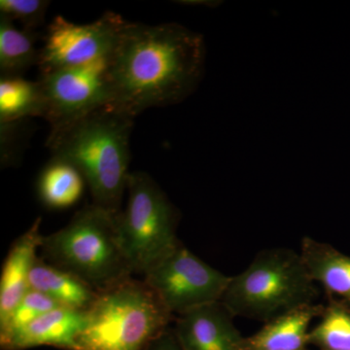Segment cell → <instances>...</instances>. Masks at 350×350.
Returning <instances> with one entry per match:
<instances>
[{
	"label": "cell",
	"mask_w": 350,
	"mask_h": 350,
	"mask_svg": "<svg viewBox=\"0 0 350 350\" xmlns=\"http://www.w3.org/2000/svg\"><path fill=\"white\" fill-rule=\"evenodd\" d=\"M38 34L16 29L13 22L0 17V70L1 76H21L39 62L40 51L36 48Z\"/></svg>",
	"instance_id": "ac0fdd59"
},
{
	"label": "cell",
	"mask_w": 350,
	"mask_h": 350,
	"mask_svg": "<svg viewBox=\"0 0 350 350\" xmlns=\"http://www.w3.org/2000/svg\"><path fill=\"white\" fill-rule=\"evenodd\" d=\"M319 319L310 329L308 345L320 350H350V308L329 303Z\"/></svg>",
	"instance_id": "d6986e66"
},
{
	"label": "cell",
	"mask_w": 350,
	"mask_h": 350,
	"mask_svg": "<svg viewBox=\"0 0 350 350\" xmlns=\"http://www.w3.org/2000/svg\"><path fill=\"white\" fill-rule=\"evenodd\" d=\"M300 254L317 286L328 295L329 303L350 308V257L329 244L303 238Z\"/></svg>",
	"instance_id": "4fadbf2b"
},
{
	"label": "cell",
	"mask_w": 350,
	"mask_h": 350,
	"mask_svg": "<svg viewBox=\"0 0 350 350\" xmlns=\"http://www.w3.org/2000/svg\"><path fill=\"white\" fill-rule=\"evenodd\" d=\"M325 306L297 308L265 323L261 330L246 338L248 350H308L313 320L321 317Z\"/></svg>",
	"instance_id": "5bb4252c"
},
{
	"label": "cell",
	"mask_w": 350,
	"mask_h": 350,
	"mask_svg": "<svg viewBox=\"0 0 350 350\" xmlns=\"http://www.w3.org/2000/svg\"><path fill=\"white\" fill-rule=\"evenodd\" d=\"M135 118L114 105H105L51 129L46 142L52 158L66 161L81 172L93 204L115 214L121 213L130 174Z\"/></svg>",
	"instance_id": "7a4b0ae2"
},
{
	"label": "cell",
	"mask_w": 350,
	"mask_h": 350,
	"mask_svg": "<svg viewBox=\"0 0 350 350\" xmlns=\"http://www.w3.org/2000/svg\"><path fill=\"white\" fill-rule=\"evenodd\" d=\"M46 101L40 83L22 76H1L0 124L25 121L31 117L45 118Z\"/></svg>",
	"instance_id": "e0dca14e"
},
{
	"label": "cell",
	"mask_w": 350,
	"mask_h": 350,
	"mask_svg": "<svg viewBox=\"0 0 350 350\" xmlns=\"http://www.w3.org/2000/svg\"><path fill=\"white\" fill-rule=\"evenodd\" d=\"M230 280L180 243L144 275V282L174 317L218 303Z\"/></svg>",
	"instance_id": "52a82bcc"
},
{
	"label": "cell",
	"mask_w": 350,
	"mask_h": 350,
	"mask_svg": "<svg viewBox=\"0 0 350 350\" xmlns=\"http://www.w3.org/2000/svg\"><path fill=\"white\" fill-rule=\"evenodd\" d=\"M49 1L43 0H1L0 17L18 21L27 31H34L43 24Z\"/></svg>",
	"instance_id": "44dd1931"
},
{
	"label": "cell",
	"mask_w": 350,
	"mask_h": 350,
	"mask_svg": "<svg viewBox=\"0 0 350 350\" xmlns=\"http://www.w3.org/2000/svg\"><path fill=\"white\" fill-rule=\"evenodd\" d=\"M172 328L182 350H248L246 338L220 301L178 315Z\"/></svg>",
	"instance_id": "30bf717a"
},
{
	"label": "cell",
	"mask_w": 350,
	"mask_h": 350,
	"mask_svg": "<svg viewBox=\"0 0 350 350\" xmlns=\"http://www.w3.org/2000/svg\"><path fill=\"white\" fill-rule=\"evenodd\" d=\"M110 56L86 66L40 75L38 81L46 101L44 119L51 129L111 105Z\"/></svg>",
	"instance_id": "9c48e42d"
},
{
	"label": "cell",
	"mask_w": 350,
	"mask_h": 350,
	"mask_svg": "<svg viewBox=\"0 0 350 350\" xmlns=\"http://www.w3.org/2000/svg\"><path fill=\"white\" fill-rule=\"evenodd\" d=\"M117 214L92 204L68 225L43 236L42 259L72 273L98 292L133 275L120 241Z\"/></svg>",
	"instance_id": "277c9868"
},
{
	"label": "cell",
	"mask_w": 350,
	"mask_h": 350,
	"mask_svg": "<svg viewBox=\"0 0 350 350\" xmlns=\"http://www.w3.org/2000/svg\"><path fill=\"white\" fill-rule=\"evenodd\" d=\"M126 21L107 12L91 24L77 25L57 16L47 27L39 55L41 75L96 63L112 54Z\"/></svg>",
	"instance_id": "ba28073f"
},
{
	"label": "cell",
	"mask_w": 350,
	"mask_h": 350,
	"mask_svg": "<svg viewBox=\"0 0 350 350\" xmlns=\"http://www.w3.org/2000/svg\"><path fill=\"white\" fill-rule=\"evenodd\" d=\"M86 322L87 312L57 306L29 325L0 338V347L2 350H25L48 345L73 350Z\"/></svg>",
	"instance_id": "8fae6325"
},
{
	"label": "cell",
	"mask_w": 350,
	"mask_h": 350,
	"mask_svg": "<svg viewBox=\"0 0 350 350\" xmlns=\"http://www.w3.org/2000/svg\"><path fill=\"white\" fill-rule=\"evenodd\" d=\"M85 184L86 180L75 165L52 158L39 174L36 188L43 206L59 211L69 208L79 202Z\"/></svg>",
	"instance_id": "2e32d148"
},
{
	"label": "cell",
	"mask_w": 350,
	"mask_h": 350,
	"mask_svg": "<svg viewBox=\"0 0 350 350\" xmlns=\"http://www.w3.org/2000/svg\"><path fill=\"white\" fill-rule=\"evenodd\" d=\"M144 350H182L180 345L177 342L176 338L172 328L167 329V331L161 334L158 338H156L148 347Z\"/></svg>",
	"instance_id": "7402d4cb"
},
{
	"label": "cell",
	"mask_w": 350,
	"mask_h": 350,
	"mask_svg": "<svg viewBox=\"0 0 350 350\" xmlns=\"http://www.w3.org/2000/svg\"><path fill=\"white\" fill-rule=\"evenodd\" d=\"M174 317L144 280L126 278L98 292L73 350H144Z\"/></svg>",
	"instance_id": "5b68a950"
},
{
	"label": "cell",
	"mask_w": 350,
	"mask_h": 350,
	"mask_svg": "<svg viewBox=\"0 0 350 350\" xmlns=\"http://www.w3.org/2000/svg\"><path fill=\"white\" fill-rule=\"evenodd\" d=\"M41 218L14 241L4 260L0 276V326L3 325L29 289V275L38 261L43 234Z\"/></svg>",
	"instance_id": "7c38bea8"
},
{
	"label": "cell",
	"mask_w": 350,
	"mask_h": 350,
	"mask_svg": "<svg viewBox=\"0 0 350 350\" xmlns=\"http://www.w3.org/2000/svg\"><path fill=\"white\" fill-rule=\"evenodd\" d=\"M29 289L49 297L57 305L71 310L88 312L98 292L77 276L38 257L29 275Z\"/></svg>",
	"instance_id": "9a60e30c"
},
{
	"label": "cell",
	"mask_w": 350,
	"mask_h": 350,
	"mask_svg": "<svg viewBox=\"0 0 350 350\" xmlns=\"http://www.w3.org/2000/svg\"><path fill=\"white\" fill-rule=\"evenodd\" d=\"M319 295L300 252L275 247L258 253L247 268L231 276L220 303L234 317L267 323L314 305Z\"/></svg>",
	"instance_id": "3957f363"
},
{
	"label": "cell",
	"mask_w": 350,
	"mask_h": 350,
	"mask_svg": "<svg viewBox=\"0 0 350 350\" xmlns=\"http://www.w3.org/2000/svg\"><path fill=\"white\" fill-rule=\"evenodd\" d=\"M204 57L202 36L180 25L126 21L110 56L111 105L137 117L180 103L199 84Z\"/></svg>",
	"instance_id": "6da1fadb"
},
{
	"label": "cell",
	"mask_w": 350,
	"mask_h": 350,
	"mask_svg": "<svg viewBox=\"0 0 350 350\" xmlns=\"http://www.w3.org/2000/svg\"><path fill=\"white\" fill-rule=\"evenodd\" d=\"M128 202L117 214L122 247L133 273L144 275L178 245V214L160 186L146 172L129 174Z\"/></svg>",
	"instance_id": "8992f818"
},
{
	"label": "cell",
	"mask_w": 350,
	"mask_h": 350,
	"mask_svg": "<svg viewBox=\"0 0 350 350\" xmlns=\"http://www.w3.org/2000/svg\"><path fill=\"white\" fill-rule=\"evenodd\" d=\"M61 306L49 297L36 290L29 289L3 325L0 326V338L29 325L44 313Z\"/></svg>",
	"instance_id": "ffe728a7"
}]
</instances>
